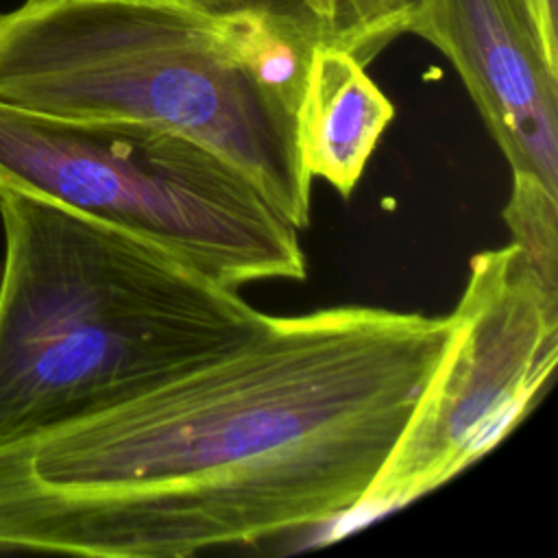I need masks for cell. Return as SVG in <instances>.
<instances>
[{
	"mask_svg": "<svg viewBox=\"0 0 558 558\" xmlns=\"http://www.w3.org/2000/svg\"><path fill=\"white\" fill-rule=\"evenodd\" d=\"M453 340L368 305L266 331L0 445V549L181 558L360 510Z\"/></svg>",
	"mask_w": 558,
	"mask_h": 558,
	"instance_id": "1",
	"label": "cell"
},
{
	"mask_svg": "<svg viewBox=\"0 0 558 558\" xmlns=\"http://www.w3.org/2000/svg\"><path fill=\"white\" fill-rule=\"evenodd\" d=\"M314 48L257 9L218 15L181 0H26L0 13V100L183 133L238 166L305 229L312 177L294 109Z\"/></svg>",
	"mask_w": 558,
	"mask_h": 558,
	"instance_id": "2",
	"label": "cell"
},
{
	"mask_svg": "<svg viewBox=\"0 0 558 558\" xmlns=\"http://www.w3.org/2000/svg\"><path fill=\"white\" fill-rule=\"evenodd\" d=\"M0 445L102 410L272 323L163 246L0 185Z\"/></svg>",
	"mask_w": 558,
	"mask_h": 558,
	"instance_id": "3",
	"label": "cell"
},
{
	"mask_svg": "<svg viewBox=\"0 0 558 558\" xmlns=\"http://www.w3.org/2000/svg\"><path fill=\"white\" fill-rule=\"evenodd\" d=\"M0 185L137 233L231 288L305 277L299 229L272 201L216 150L163 126L0 100Z\"/></svg>",
	"mask_w": 558,
	"mask_h": 558,
	"instance_id": "4",
	"label": "cell"
},
{
	"mask_svg": "<svg viewBox=\"0 0 558 558\" xmlns=\"http://www.w3.org/2000/svg\"><path fill=\"white\" fill-rule=\"evenodd\" d=\"M453 340L362 508L403 506L488 453L534 405L558 362V286L519 244L469 262Z\"/></svg>",
	"mask_w": 558,
	"mask_h": 558,
	"instance_id": "5",
	"label": "cell"
},
{
	"mask_svg": "<svg viewBox=\"0 0 558 558\" xmlns=\"http://www.w3.org/2000/svg\"><path fill=\"white\" fill-rule=\"evenodd\" d=\"M405 33L453 63L512 179L558 194V59L517 2L416 0Z\"/></svg>",
	"mask_w": 558,
	"mask_h": 558,
	"instance_id": "6",
	"label": "cell"
},
{
	"mask_svg": "<svg viewBox=\"0 0 558 558\" xmlns=\"http://www.w3.org/2000/svg\"><path fill=\"white\" fill-rule=\"evenodd\" d=\"M392 118V102L357 57L314 48L294 111L296 148L312 179L349 196Z\"/></svg>",
	"mask_w": 558,
	"mask_h": 558,
	"instance_id": "7",
	"label": "cell"
},
{
	"mask_svg": "<svg viewBox=\"0 0 558 558\" xmlns=\"http://www.w3.org/2000/svg\"><path fill=\"white\" fill-rule=\"evenodd\" d=\"M416 0H251L303 31L316 46H336L364 65L405 33Z\"/></svg>",
	"mask_w": 558,
	"mask_h": 558,
	"instance_id": "8",
	"label": "cell"
},
{
	"mask_svg": "<svg viewBox=\"0 0 558 558\" xmlns=\"http://www.w3.org/2000/svg\"><path fill=\"white\" fill-rule=\"evenodd\" d=\"M504 220L541 277L558 286V194L525 179H512Z\"/></svg>",
	"mask_w": 558,
	"mask_h": 558,
	"instance_id": "9",
	"label": "cell"
},
{
	"mask_svg": "<svg viewBox=\"0 0 558 558\" xmlns=\"http://www.w3.org/2000/svg\"><path fill=\"white\" fill-rule=\"evenodd\" d=\"M545 50L558 59V0H514Z\"/></svg>",
	"mask_w": 558,
	"mask_h": 558,
	"instance_id": "10",
	"label": "cell"
},
{
	"mask_svg": "<svg viewBox=\"0 0 558 558\" xmlns=\"http://www.w3.org/2000/svg\"><path fill=\"white\" fill-rule=\"evenodd\" d=\"M181 2H187V4H194L203 11H209V13H233V11H242V9H248L251 0H181Z\"/></svg>",
	"mask_w": 558,
	"mask_h": 558,
	"instance_id": "11",
	"label": "cell"
}]
</instances>
